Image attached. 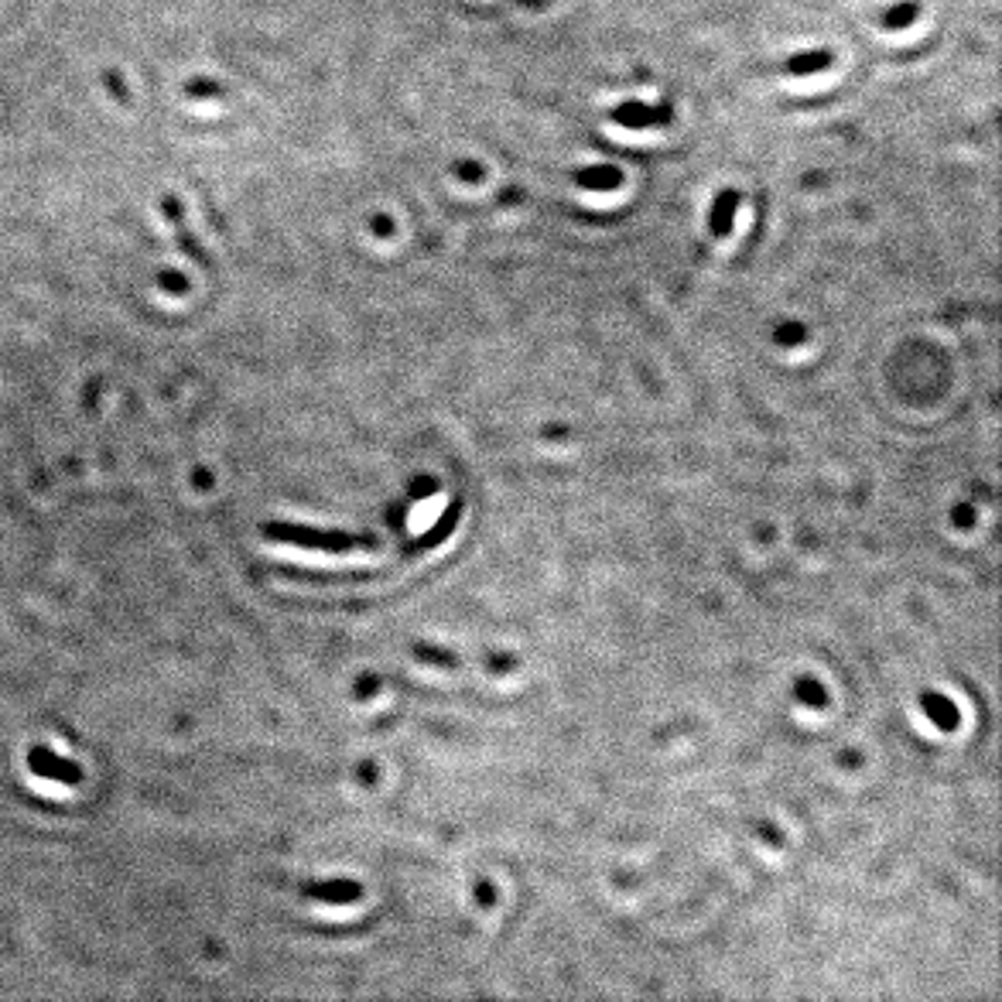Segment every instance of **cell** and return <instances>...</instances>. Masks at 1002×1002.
<instances>
[{
  "label": "cell",
  "instance_id": "cell-3",
  "mask_svg": "<svg viewBox=\"0 0 1002 1002\" xmlns=\"http://www.w3.org/2000/svg\"><path fill=\"white\" fill-rule=\"evenodd\" d=\"M825 69H832V52H804L784 62L787 76H814V72H825Z\"/></svg>",
  "mask_w": 1002,
  "mask_h": 1002
},
{
  "label": "cell",
  "instance_id": "cell-1",
  "mask_svg": "<svg viewBox=\"0 0 1002 1002\" xmlns=\"http://www.w3.org/2000/svg\"><path fill=\"white\" fill-rule=\"evenodd\" d=\"M609 117L616 120L619 127H664L671 120V107H647V103H623L616 107Z\"/></svg>",
  "mask_w": 1002,
  "mask_h": 1002
},
{
  "label": "cell",
  "instance_id": "cell-2",
  "mask_svg": "<svg viewBox=\"0 0 1002 1002\" xmlns=\"http://www.w3.org/2000/svg\"><path fill=\"white\" fill-rule=\"evenodd\" d=\"M575 182L582 185V189L609 192V189H619V185H623V171H619V168H609V165H602V168H585V171H578V175H575Z\"/></svg>",
  "mask_w": 1002,
  "mask_h": 1002
},
{
  "label": "cell",
  "instance_id": "cell-5",
  "mask_svg": "<svg viewBox=\"0 0 1002 1002\" xmlns=\"http://www.w3.org/2000/svg\"><path fill=\"white\" fill-rule=\"evenodd\" d=\"M917 11H920L917 4H900V7H893V11H886L883 24L886 28H907V24L917 21Z\"/></svg>",
  "mask_w": 1002,
  "mask_h": 1002
},
{
  "label": "cell",
  "instance_id": "cell-4",
  "mask_svg": "<svg viewBox=\"0 0 1002 1002\" xmlns=\"http://www.w3.org/2000/svg\"><path fill=\"white\" fill-rule=\"evenodd\" d=\"M736 206H739V192H722L719 199H715L712 219H708V226H712V233H715V236H725V233H729L732 216H736Z\"/></svg>",
  "mask_w": 1002,
  "mask_h": 1002
}]
</instances>
